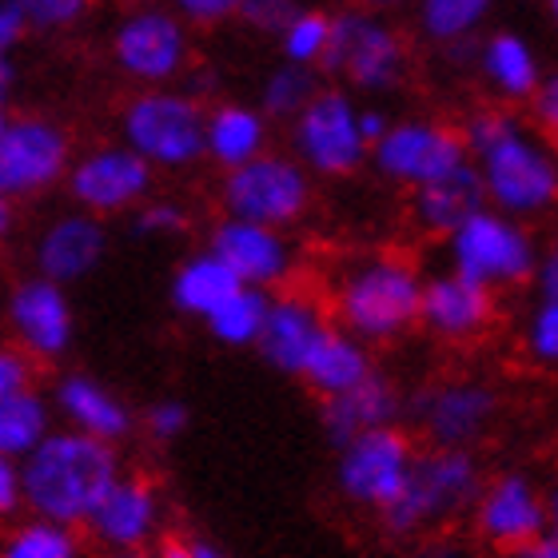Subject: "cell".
Returning <instances> with one entry per match:
<instances>
[{
	"label": "cell",
	"instance_id": "obj_18",
	"mask_svg": "<svg viewBox=\"0 0 558 558\" xmlns=\"http://www.w3.org/2000/svg\"><path fill=\"white\" fill-rule=\"evenodd\" d=\"M100 550H148L163 538V499L144 475H120L84 523Z\"/></svg>",
	"mask_w": 558,
	"mask_h": 558
},
{
	"label": "cell",
	"instance_id": "obj_37",
	"mask_svg": "<svg viewBox=\"0 0 558 558\" xmlns=\"http://www.w3.org/2000/svg\"><path fill=\"white\" fill-rule=\"evenodd\" d=\"M184 228L187 208L180 199H144L132 211V232L144 235V240H168V235H180Z\"/></svg>",
	"mask_w": 558,
	"mask_h": 558
},
{
	"label": "cell",
	"instance_id": "obj_45",
	"mask_svg": "<svg viewBox=\"0 0 558 558\" xmlns=\"http://www.w3.org/2000/svg\"><path fill=\"white\" fill-rule=\"evenodd\" d=\"M24 511V483H21V463L16 459H0V514L12 519V514Z\"/></svg>",
	"mask_w": 558,
	"mask_h": 558
},
{
	"label": "cell",
	"instance_id": "obj_26",
	"mask_svg": "<svg viewBox=\"0 0 558 558\" xmlns=\"http://www.w3.org/2000/svg\"><path fill=\"white\" fill-rule=\"evenodd\" d=\"M367 375H375L372 363V343H363L360 336H351L348 327H324V336L315 339V348L303 360L300 379L312 387L319 399L343 396L351 387H360Z\"/></svg>",
	"mask_w": 558,
	"mask_h": 558
},
{
	"label": "cell",
	"instance_id": "obj_6",
	"mask_svg": "<svg viewBox=\"0 0 558 558\" xmlns=\"http://www.w3.org/2000/svg\"><path fill=\"white\" fill-rule=\"evenodd\" d=\"M538 244L526 232V220L507 216L499 208H478L459 232L447 235V268L475 279L495 295L511 288H523L535 279Z\"/></svg>",
	"mask_w": 558,
	"mask_h": 558
},
{
	"label": "cell",
	"instance_id": "obj_38",
	"mask_svg": "<svg viewBox=\"0 0 558 558\" xmlns=\"http://www.w3.org/2000/svg\"><path fill=\"white\" fill-rule=\"evenodd\" d=\"M21 9L33 24V33H64L88 16L93 0H21Z\"/></svg>",
	"mask_w": 558,
	"mask_h": 558
},
{
	"label": "cell",
	"instance_id": "obj_31",
	"mask_svg": "<svg viewBox=\"0 0 558 558\" xmlns=\"http://www.w3.org/2000/svg\"><path fill=\"white\" fill-rule=\"evenodd\" d=\"M268 307H271V291L247 288L244 283L232 300H223L204 319V327H208V336L220 348H232V351L259 348V336H264V324H268Z\"/></svg>",
	"mask_w": 558,
	"mask_h": 558
},
{
	"label": "cell",
	"instance_id": "obj_34",
	"mask_svg": "<svg viewBox=\"0 0 558 558\" xmlns=\"http://www.w3.org/2000/svg\"><path fill=\"white\" fill-rule=\"evenodd\" d=\"M315 93H319L315 69L283 60V64H276V69L264 76V84H259V108H264L271 120H288V124H291L303 108L312 105Z\"/></svg>",
	"mask_w": 558,
	"mask_h": 558
},
{
	"label": "cell",
	"instance_id": "obj_11",
	"mask_svg": "<svg viewBox=\"0 0 558 558\" xmlns=\"http://www.w3.org/2000/svg\"><path fill=\"white\" fill-rule=\"evenodd\" d=\"M108 57L140 88H168L184 81L187 60H192V40H187V21L168 4H136L117 21L108 36Z\"/></svg>",
	"mask_w": 558,
	"mask_h": 558
},
{
	"label": "cell",
	"instance_id": "obj_32",
	"mask_svg": "<svg viewBox=\"0 0 558 558\" xmlns=\"http://www.w3.org/2000/svg\"><path fill=\"white\" fill-rule=\"evenodd\" d=\"M81 526H64L52 519L24 514L9 526V535L0 543V558H88L84 538L76 535Z\"/></svg>",
	"mask_w": 558,
	"mask_h": 558
},
{
	"label": "cell",
	"instance_id": "obj_17",
	"mask_svg": "<svg viewBox=\"0 0 558 558\" xmlns=\"http://www.w3.org/2000/svg\"><path fill=\"white\" fill-rule=\"evenodd\" d=\"M4 324L16 348L36 355L40 363H52L69 355L72 339H76V312L69 303V291L57 279L33 276L16 279L4 300Z\"/></svg>",
	"mask_w": 558,
	"mask_h": 558
},
{
	"label": "cell",
	"instance_id": "obj_16",
	"mask_svg": "<svg viewBox=\"0 0 558 558\" xmlns=\"http://www.w3.org/2000/svg\"><path fill=\"white\" fill-rule=\"evenodd\" d=\"M408 415L435 447H475L499 418V391L483 379H442L408 399Z\"/></svg>",
	"mask_w": 558,
	"mask_h": 558
},
{
	"label": "cell",
	"instance_id": "obj_41",
	"mask_svg": "<svg viewBox=\"0 0 558 558\" xmlns=\"http://www.w3.org/2000/svg\"><path fill=\"white\" fill-rule=\"evenodd\" d=\"M144 430H148L156 442H172L187 430V408L180 399H156L148 411H144Z\"/></svg>",
	"mask_w": 558,
	"mask_h": 558
},
{
	"label": "cell",
	"instance_id": "obj_28",
	"mask_svg": "<svg viewBox=\"0 0 558 558\" xmlns=\"http://www.w3.org/2000/svg\"><path fill=\"white\" fill-rule=\"evenodd\" d=\"M475 72L490 88V96H499L502 105H531V96L543 84V64H538L535 48L526 45L519 33H490L478 45V64Z\"/></svg>",
	"mask_w": 558,
	"mask_h": 558
},
{
	"label": "cell",
	"instance_id": "obj_39",
	"mask_svg": "<svg viewBox=\"0 0 558 558\" xmlns=\"http://www.w3.org/2000/svg\"><path fill=\"white\" fill-rule=\"evenodd\" d=\"M300 9H303L300 0H244L240 21H244L247 28H256V33L279 36L295 16H300Z\"/></svg>",
	"mask_w": 558,
	"mask_h": 558
},
{
	"label": "cell",
	"instance_id": "obj_42",
	"mask_svg": "<svg viewBox=\"0 0 558 558\" xmlns=\"http://www.w3.org/2000/svg\"><path fill=\"white\" fill-rule=\"evenodd\" d=\"M172 9L192 28H216L223 21H235L240 9H244V0H172Z\"/></svg>",
	"mask_w": 558,
	"mask_h": 558
},
{
	"label": "cell",
	"instance_id": "obj_43",
	"mask_svg": "<svg viewBox=\"0 0 558 558\" xmlns=\"http://www.w3.org/2000/svg\"><path fill=\"white\" fill-rule=\"evenodd\" d=\"M531 117H535V129L543 136L558 140V72H547L538 93L531 96Z\"/></svg>",
	"mask_w": 558,
	"mask_h": 558
},
{
	"label": "cell",
	"instance_id": "obj_53",
	"mask_svg": "<svg viewBox=\"0 0 558 558\" xmlns=\"http://www.w3.org/2000/svg\"><path fill=\"white\" fill-rule=\"evenodd\" d=\"M547 502H550V523H558V478L547 487Z\"/></svg>",
	"mask_w": 558,
	"mask_h": 558
},
{
	"label": "cell",
	"instance_id": "obj_5",
	"mask_svg": "<svg viewBox=\"0 0 558 558\" xmlns=\"http://www.w3.org/2000/svg\"><path fill=\"white\" fill-rule=\"evenodd\" d=\"M120 140L156 172H187L208 160V108L187 88H140L120 108Z\"/></svg>",
	"mask_w": 558,
	"mask_h": 558
},
{
	"label": "cell",
	"instance_id": "obj_47",
	"mask_svg": "<svg viewBox=\"0 0 558 558\" xmlns=\"http://www.w3.org/2000/svg\"><path fill=\"white\" fill-rule=\"evenodd\" d=\"M535 291L538 300H558V244L547 247L543 256H538V268H535Z\"/></svg>",
	"mask_w": 558,
	"mask_h": 558
},
{
	"label": "cell",
	"instance_id": "obj_13",
	"mask_svg": "<svg viewBox=\"0 0 558 558\" xmlns=\"http://www.w3.org/2000/svg\"><path fill=\"white\" fill-rule=\"evenodd\" d=\"M463 163H471L463 129H451V124L430 117L396 120L387 136L372 148L375 172L384 175L387 184H399L408 192L459 172Z\"/></svg>",
	"mask_w": 558,
	"mask_h": 558
},
{
	"label": "cell",
	"instance_id": "obj_51",
	"mask_svg": "<svg viewBox=\"0 0 558 558\" xmlns=\"http://www.w3.org/2000/svg\"><path fill=\"white\" fill-rule=\"evenodd\" d=\"M403 0H360V9H367V12H379V16H387L391 9H399Z\"/></svg>",
	"mask_w": 558,
	"mask_h": 558
},
{
	"label": "cell",
	"instance_id": "obj_46",
	"mask_svg": "<svg viewBox=\"0 0 558 558\" xmlns=\"http://www.w3.org/2000/svg\"><path fill=\"white\" fill-rule=\"evenodd\" d=\"M411 558H475V550L466 547L463 538H451V535H435V538H423Z\"/></svg>",
	"mask_w": 558,
	"mask_h": 558
},
{
	"label": "cell",
	"instance_id": "obj_30",
	"mask_svg": "<svg viewBox=\"0 0 558 558\" xmlns=\"http://www.w3.org/2000/svg\"><path fill=\"white\" fill-rule=\"evenodd\" d=\"M57 418L60 415L52 408V396H40L36 387L0 399V459L21 463L24 454H33L57 430Z\"/></svg>",
	"mask_w": 558,
	"mask_h": 558
},
{
	"label": "cell",
	"instance_id": "obj_2",
	"mask_svg": "<svg viewBox=\"0 0 558 558\" xmlns=\"http://www.w3.org/2000/svg\"><path fill=\"white\" fill-rule=\"evenodd\" d=\"M120 475L124 471H120L117 442L93 439L60 423L33 454L21 459L24 514L84 531L96 502L105 499Z\"/></svg>",
	"mask_w": 558,
	"mask_h": 558
},
{
	"label": "cell",
	"instance_id": "obj_23",
	"mask_svg": "<svg viewBox=\"0 0 558 558\" xmlns=\"http://www.w3.org/2000/svg\"><path fill=\"white\" fill-rule=\"evenodd\" d=\"M324 307L307 295V291H279L271 295L268 307V324H264V336H259V355L268 367L283 375H300L307 351L315 348V339L324 336Z\"/></svg>",
	"mask_w": 558,
	"mask_h": 558
},
{
	"label": "cell",
	"instance_id": "obj_50",
	"mask_svg": "<svg viewBox=\"0 0 558 558\" xmlns=\"http://www.w3.org/2000/svg\"><path fill=\"white\" fill-rule=\"evenodd\" d=\"M192 558H228V555H223V547H216L211 538H199V535H196V547H192Z\"/></svg>",
	"mask_w": 558,
	"mask_h": 558
},
{
	"label": "cell",
	"instance_id": "obj_40",
	"mask_svg": "<svg viewBox=\"0 0 558 558\" xmlns=\"http://www.w3.org/2000/svg\"><path fill=\"white\" fill-rule=\"evenodd\" d=\"M36 367L40 360L28 355L24 348L9 343V348L0 351V399L9 396H21V391H33L36 387Z\"/></svg>",
	"mask_w": 558,
	"mask_h": 558
},
{
	"label": "cell",
	"instance_id": "obj_35",
	"mask_svg": "<svg viewBox=\"0 0 558 558\" xmlns=\"http://www.w3.org/2000/svg\"><path fill=\"white\" fill-rule=\"evenodd\" d=\"M331 33H336V12L324 9H300V16L279 33V52L291 64H307L319 69L331 48Z\"/></svg>",
	"mask_w": 558,
	"mask_h": 558
},
{
	"label": "cell",
	"instance_id": "obj_3",
	"mask_svg": "<svg viewBox=\"0 0 558 558\" xmlns=\"http://www.w3.org/2000/svg\"><path fill=\"white\" fill-rule=\"evenodd\" d=\"M423 283L427 276L396 252H372L339 268L331 283L336 324L363 343H396L423 319Z\"/></svg>",
	"mask_w": 558,
	"mask_h": 558
},
{
	"label": "cell",
	"instance_id": "obj_36",
	"mask_svg": "<svg viewBox=\"0 0 558 558\" xmlns=\"http://www.w3.org/2000/svg\"><path fill=\"white\" fill-rule=\"evenodd\" d=\"M519 348L538 372H558V300H535L519 331Z\"/></svg>",
	"mask_w": 558,
	"mask_h": 558
},
{
	"label": "cell",
	"instance_id": "obj_12",
	"mask_svg": "<svg viewBox=\"0 0 558 558\" xmlns=\"http://www.w3.org/2000/svg\"><path fill=\"white\" fill-rule=\"evenodd\" d=\"M415 442L399 423L363 430L336 454V490L363 511L384 514L403 495L415 466Z\"/></svg>",
	"mask_w": 558,
	"mask_h": 558
},
{
	"label": "cell",
	"instance_id": "obj_21",
	"mask_svg": "<svg viewBox=\"0 0 558 558\" xmlns=\"http://www.w3.org/2000/svg\"><path fill=\"white\" fill-rule=\"evenodd\" d=\"M105 247H108V232L100 216L84 208H72V211H60L52 220L36 232L33 240V268L40 276L57 279V283H76V279H88L96 268H100V259H105Z\"/></svg>",
	"mask_w": 558,
	"mask_h": 558
},
{
	"label": "cell",
	"instance_id": "obj_24",
	"mask_svg": "<svg viewBox=\"0 0 558 558\" xmlns=\"http://www.w3.org/2000/svg\"><path fill=\"white\" fill-rule=\"evenodd\" d=\"M403 411H408V403H403V396L396 391V384H391L387 375L375 372V375H367L360 387L343 391V396L324 399L319 427H324V439L339 451L343 442H351L355 435H363V430L399 423Z\"/></svg>",
	"mask_w": 558,
	"mask_h": 558
},
{
	"label": "cell",
	"instance_id": "obj_10",
	"mask_svg": "<svg viewBox=\"0 0 558 558\" xmlns=\"http://www.w3.org/2000/svg\"><path fill=\"white\" fill-rule=\"evenodd\" d=\"M72 136L45 112H9L0 120V196L36 199L64 184L72 172Z\"/></svg>",
	"mask_w": 558,
	"mask_h": 558
},
{
	"label": "cell",
	"instance_id": "obj_33",
	"mask_svg": "<svg viewBox=\"0 0 558 558\" xmlns=\"http://www.w3.org/2000/svg\"><path fill=\"white\" fill-rule=\"evenodd\" d=\"M495 0H415V24L430 45H454V40H471L490 16Z\"/></svg>",
	"mask_w": 558,
	"mask_h": 558
},
{
	"label": "cell",
	"instance_id": "obj_1",
	"mask_svg": "<svg viewBox=\"0 0 558 558\" xmlns=\"http://www.w3.org/2000/svg\"><path fill=\"white\" fill-rule=\"evenodd\" d=\"M490 208L543 220L558 208V151L547 136L514 117L511 108H478L463 120Z\"/></svg>",
	"mask_w": 558,
	"mask_h": 558
},
{
	"label": "cell",
	"instance_id": "obj_22",
	"mask_svg": "<svg viewBox=\"0 0 558 558\" xmlns=\"http://www.w3.org/2000/svg\"><path fill=\"white\" fill-rule=\"evenodd\" d=\"M52 408H57L64 427L84 430V435L105 442L129 439L132 427H136L129 403L88 372L60 375L57 384H52Z\"/></svg>",
	"mask_w": 558,
	"mask_h": 558
},
{
	"label": "cell",
	"instance_id": "obj_7",
	"mask_svg": "<svg viewBox=\"0 0 558 558\" xmlns=\"http://www.w3.org/2000/svg\"><path fill=\"white\" fill-rule=\"evenodd\" d=\"M408 60V40L387 16L367 9H343L336 12V33L319 72L343 81L351 93L384 96L403 84Z\"/></svg>",
	"mask_w": 558,
	"mask_h": 558
},
{
	"label": "cell",
	"instance_id": "obj_52",
	"mask_svg": "<svg viewBox=\"0 0 558 558\" xmlns=\"http://www.w3.org/2000/svg\"><path fill=\"white\" fill-rule=\"evenodd\" d=\"M0 84H4V93H9L12 84H16V64H12L9 52H4V60H0Z\"/></svg>",
	"mask_w": 558,
	"mask_h": 558
},
{
	"label": "cell",
	"instance_id": "obj_54",
	"mask_svg": "<svg viewBox=\"0 0 558 558\" xmlns=\"http://www.w3.org/2000/svg\"><path fill=\"white\" fill-rule=\"evenodd\" d=\"M100 558H148L144 550H100Z\"/></svg>",
	"mask_w": 558,
	"mask_h": 558
},
{
	"label": "cell",
	"instance_id": "obj_29",
	"mask_svg": "<svg viewBox=\"0 0 558 558\" xmlns=\"http://www.w3.org/2000/svg\"><path fill=\"white\" fill-rule=\"evenodd\" d=\"M240 288H244V279L235 276L211 247H204L196 256L180 259V268L172 271V283H168V300H172V307L180 315L204 324V319H208L223 300H232Z\"/></svg>",
	"mask_w": 558,
	"mask_h": 558
},
{
	"label": "cell",
	"instance_id": "obj_4",
	"mask_svg": "<svg viewBox=\"0 0 558 558\" xmlns=\"http://www.w3.org/2000/svg\"><path fill=\"white\" fill-rule=\"evenodd\" d=\"M483 487H487V478H483V466L471 447H435L430 442L427 451L415 454L403 495L379 519H384L387 535L396 538L430 535V531H442L447 523L475 511Z\"/></svg>",
	"mask_w": 558,
	"mask_h": 558
},
{
	"label": "cell",
	"instance_id": "obj_8",
	"mask_svg": "<svg viewBox=\"0 0 558 558\" xmlns=\"http://www.w3.org/2000/svg\"><path fill=\"white\" fill-rule=\"evenodd\" d=\"M220 211L235 220H256L268 228L300 223L312 208V172L291 151H264L252 163H240L220 180Z\"/></svg>",
	"mask_w": 558,
	"mask_h": 558
},
{
	"label": "cell",
	"instance_id": "obj_25",
	"mask_svg": "<svg viewBox=\"0 0 558 558\" xmlns=\"http://www.w3.org/2000/svg\"><path fill=\"white\" fill-rule=\"evenodd\" d=\"M487 204L490 199H487V187H483V175H478L475 160H471L459 172L442 175L435 184H423L411 192V223H415L418 232L447 240V235L459 232Z\"/></svg>",
	"mask_w": 558,
	"mask_h": 558
},
{
	"label": "cell",
	"instance_id": "obj_55",
	"mask_svg": "<svg viewBox=\"0 0 558 558\" xmlns=\"http://www.w3.org/2000/svg\"><path fill=\"white\" fill-rule=\"evenodd\" d=\"M547 9H550V16H555V24H558V0H547Z\"/></svg>",
	"mask_w": 558,
	"mask_h": 558
},
{
	"label": "cell",
	"instance_id": "obj_44",
	"mask_svg": "<svg viewBox=\"0 0 558 558\" xmlns=\"http://www.w3.org/2000/svg\"><path fill=\"white\" fill-rule=\"evenodd\" d=\"M28 33H33V24L24 16L21 0H0V52L12 57V48H21Z\"/></svg>",
	"mask_w": 558,
	"mask_h": 558
},
{
	"label": "cell",
	"instance_id": "obj_48",
	"mask_svg": "<svg viewBox=\"0 0 558 558\" xmlns=\"http://www.w3.org/2000/svg\"><path fill=\"white\" fill-rule=\"evenodd\" d=\"M360 124H363V136L372 140V148H375V144H379V140L387 136V129H391L396 120L387 117L384 108H363V112H360Z\"/></svg>",
	"mask_w": 558,
	"mask_h": 558
},
{
	"label": "cell",
	"instance_id": "obj_14",
	"mask_svg": "<svg viewBox=\"0 0 558 558\" xmlns=\"http://www.w3.org/2000/svg\"><path fill=\"white\" fill-rule=\"evenodd\" d=\"M151 184H156V168L132 144L108 140V144H93L72 160L64 192H69L72 208H84L105 220V216L136 211L144 199H151Z\"/></svg>",
	"mask_w": 558,
	"mask_h": 558
},
{
	"label": "cell",
	"instance_id": "obj_27",
	"mask_svg": "<svg viewBox=\"0 0 558 558\" xmlns=\"http://www.w3.org/2000/svg\"><path fill=\"white\" fill-rule=\"evenodd\" d=\"M264 151H271V117L264 108L244 100H220L208 108V160L220 172L252 163Z\"/></svg>",
	"mask_w": 558,
	"mask_h": 558
},
{
	"label": "cell",
	"instance_id": "obj_9",
	"mask_svg": "<svg viewBox=\"0 0 558 558\" xmlns=\"http://www.w3.org/2000/svg\"><path fill=\"white\" fill-rule=\"evenodd\" d=\"M360 112L348 88H319L312 105L288 124L291 156L324 180L360 172L372 160V140L363 136Z\"/></svg>",
	"mask_w": 558,
	"mask_h": 558
},
{
	"label": "cell",
	"instance_id": "obj_19",
	"mask_svg": "<svg viewBox=\"0 0 558 558\" xmlns=\"http://www.w3.org/2000/svg\"><path fill=\"white\" fill-rule=\"evenodd\" d=\"M208 247L244 279L247 288L276 291L295 271V244L288 240L283 228H268V223L223 216V220L211 223Z\"/></svg>",
	"mask_w": 558,
	"mask_h": 558
},
{
	"label": "cell",
	"instance_id": "obj_20",
	"mask_svg": "<svg viewBox=\"0 0 558 558\" xmlns=\"http://www.w3.org/2000/svg\"><path fill=\"white\" fill-rule=\"evenodd\" d=\"M495 312H499L495 291L451 268L430 271L427 283H423V319L418 324L442 343H471V339H478L495 324Z\"/></svg>",
	"mask_w": 558,
	"mask_h": 558
},
{
	"label": "cell",
	"instance_id": "obj_15",
	"mask_svg": "<svg viewBox=\"0 0 558 558\" xmlns=\"http://www.w3.org/2000/svg\"><path fill=\"white\" fill-rule=\"evenodd\" d=\"M471 526H475L478 543H487L490 550L519 555L550 526L547 490L526 471H502V475L487 478V487L471 511Z\"/></svg>",
	"mask_w": 558,
	"mask_h": 558
},
{
	"label": "cell",
	"instance_id": "obj_49",
	"mask_svg": "<svg viewBox=\"0 0 558 558\" xmlns=\"http://www.w3.org/2000/svg\"><path fill=\"white\" fill-rule=\"evenodd\" d=\"M514 558H558V523H550L531 547H523Z\"/></svg>",
	"mask_w": 558,
	"mask_h": 558
}]
</instances>
